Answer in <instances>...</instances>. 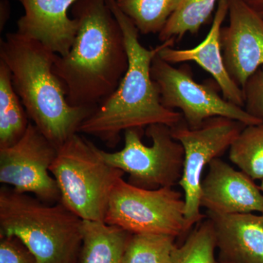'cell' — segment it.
<instances>
[{
	"instance_id": "1",
	"label": "cell",
	"mask_w": 263,
	"mask_h": 263,
	"mask_svg": "<svg viewBox=\"0 0 263 263\" xmlns=\"http://www.w3.org/2000/svg\"><path fill=\"white\" fill-rule=\"evenodd\" d=\"M70 10L79 29L68 54L57 55L53 71L71 105L96 109L127 72L124 34L107 0H77Z\"/></svg>"
},
{
	"instance_id": "2",
	"label": "cell",
	"mask_w": 263,
	"mask_h": 263,
	"mask_svg": "<svg viewBox=\"0 0 263 263\" xmlns=\"http://www.w3.org/2000/svg\"><path fill=\"white\" fill-rule=\"evenodd\" d=\"M107 4L122 28L129 66L117 89L84 120L79 133L94 136L115 148L122 132L155 124L172 127L182 120L183 115L162 105L151 75L155 57L164 48L174 47L176 40L170 39L152 49L145 48L140 42L139 31L118 6L117 0H107Z\"/></svg>"
},
{
	"instance_id": "3",
	"label": "cell",
	"mask_w": 263,
	"mask_h": 263,
	"mask_svg": "<svg viewBox=\"0 0 263 263\" xmlns=\"http://www.w3.org/2000/svg\"><path fill=\"white\" fill-rule=\"evenodd\" d=\"M57 55L17 32L8 33L0 41V60L9 68L29 119L59 148L79 133L95 109L68 103L64 85L53 71Z\"/></svg>"
},
{
	"instance_id": "4",
	"label": "cell",
	"mask_w": 263,
	"mask_h": 263,
	"mask_svg": "<svg viewBox=\"0 0 263 263\" xmlns=\"http://www.w3.org/2000/svg\"><path fill=\"white\" fill-rule=\"evenodd\" d=\"M83 223L62 202L47 203L8 186L0 189V236L17 237L37 263H77Z\"/></svg>"
},
{
	"instance_id": "5",
	"label": "cell",
	"mask_w": 263,
	"mask_h": 263,
	"mask_svg": "<svg viewBox=\"0 0 263 263\" xmlns=\"http://www.w3.org/2000/svg\"><path fill=\"white\" fill-rule=\"evenodd\" d=\"M61 201L85 221L105 222L109 200L125 173L105 161L101 149L76 133L58 148L50 167Z\"/></svg>"
},
{
	"instance_id": "6",
	"label": "cell",
	"mask_w": 263,
	"mask_h": 263,
	"mask_svg": "<svg viewBox=\"0 0 263 263\" xmlns=\"http://www.w3.org/2000/svg\"><path fill=\"white\" fill-rule=\"evenodd\" d=\"M124 146L119 152L101 154L110 165L129 175L128 182L137 187L157 190L173 187L183 174L184 151L174 139L171 127L155 124L146 128L152 146L142 142L143 129L133 128L124 132Z\"/></svg>"
},
{
	"instance_id": "7",
	"label": "cell",
	"mask_w": 263,
	"mask_h": 263,
	"mask_svg": "<svg viewBox=\"0 0 263 263\" xmlns=\"http://www.w3.org/2000/svg\"><path fill=\"white\" fill-rule=\"evenodd\" d=\"M182 194L173 187L146 190L121 178L115 185L105 223L132 234L156 233L179 237L187 233Z\"/></svg>"
},
{
	"instance_id": "8",
	"label": "cell",
	"mask_w": 263,
	"mask_h": 263,
	"mask_svg": "<svg viewBox=\"0 0 263 263\" xmlns=\"http://www.w3.org/2000/svg\"><path fill=\"white\" fill-rule=\"evenodd\" d=\"M246 126L230 118L215 117L195 129L189 127L183 119L171 127L172 136L182 145L184 151L183 174L178 184L184 195L188 231L204 218L200 212V186L204 168L230 148Z\"/></svg>"
},
{
	"instance_id": "9",
	"label": "cell",
	"mask_w": 263,
	"mask_h": 263,
	"mask_svg": "<svg viewBox=\"0 0 263 263\" xmlns=\"http://www.w3.org/2000/svg\"><path fill=\"white\" fill-rule=\"evenodd\" d=\"M191 67L183 65L175 67L159 55L155 57L151 75L160 95L161 103L165 108L179 109L183 120L190 128H198L210 118H230L252 125L260 121L220 96L213 86L199 84L193 79Z\"/></svg>"
},
{
	"instance_id": "10",
	"label": "cell",
	"mask_w": 263,
	"mask_h": 263,
	"mask_svg": "<svg viewBox=\"0 0 263 263\" xmlns=\"http://www.w3.org/2000/svg\"><path fill=\"white\" fill-rule=\"evenodd\" d=\"M57 152L58 148L29 123L18 142L0 148V182L47 203L61 201L56 180L49 174Z\"/></svg>"
},
{
	"instance_id": "11",
	"label": "cell",
	"mask_w": 263,
	"mask_h": 263,
	"mask_svg": "<svg viewBox=\"0 0 263 263\" xmlns=\"http://www.w3.org/2000/svg\"><path fill=\"white\" fill-rule=\"evenodd\" d=\"M228 17L221 29V51L230 77L243 88L263 66V18L243 0H228Z\"/></svg>"
},
{
	"instance_id": "12",
	"label": "cell",
	"mask_w": 263,
	"mask_h": 263,
	"mask_svg": "<svg viewBox=\"0 0 263 263\" xmlns=\"http://www.w3.org/2000/svg\"><path fill=\"white\" fill-rule=\"evenodd\" d=\"M200 186V205L216 214H263V193L243 171L214 159Z\"/></svg>"
},
{
	"instance_id": "13",
	"label": "cell",
	"mask_w": 263,
	"mask_h": 263,
	"mask_svg": "<svg viewBox=\"0 0 263 263\" xmlns=\"http://www.w3.org/2000/svg\"><path fill=\"white\" fill-rule=\"evenodd\" d=\"M24 7L17 33L34 40L60 57L68 54L79 23L67 12L77 0H15Z\"/></svg>"
},
{
	"instance_id": "14",
	"label": "cell",
	"mask_w": 263,
	"mask_h": 263,
	"mask_svg": "<svg viewBox=\"0 0 263 263\" xmlns=\"http://www.w3.org/2000/svg\"><path fill=\"white\" fill-rule=\"evenodd\" d=\"M228 15V0H219L210 30L200 44L189 49L164 48L159 57L170 64L194 62L214 78L223 98L238 106L245 108L243 89L230 77L223 58L220 32Z\"/></svg>"
},
{
	"instance_id": "15",
	"label": "cell",
	"mask_w": 263,
	"mask_h": 263,
	"mask_svg": "<svg viewBox=\"0 0 263 263\" xmlns=\"http://www.w3.org/2000/svg\"><path fill=\"white\" fill-rule=\"evenodd\" d=\"M215 231L220 263H263V214L207 212Z\"/></svg>"
},
{
	"instance_id": "16",
	"label": "cell",
	"mask_w": 263,
	"mask_h": 263,
	"mask_svg": "<svg viewBox=\"0 0 263 263\" xmlns=\"http://www.w3.org/2000/svg\"><path fill=\"white\" fill-rule=\"evenodd\" d=\"M132 233L105 222L83 223L81 263H122Z\"/></svg>"
},
{
	"instance_id": "17",
	"label": "cell",
	"mask_w": 263,
	"mask_h": 263,
	"mask_svg": "<svg viewBox=\"0 0 263 263\" xmlns=\"http://www.w3.org/2000/svg\"><path fill=\"white\" fill-rule=\"evenodd\" d=\"M29 117L13 86L11 72L0 60V148L14 145L28 127Z\"/></svg>"
},
{
	"instance_id": "18",
	"label": "cell",
	"mask_w": 263,
	"mask_h": 263,
	"mask_svg": "<svg viewBox=\"0 0 263 263\" xmlns=\"http://www.w3.org/2000/svg\"><path fill=\"white\" fill-rule=\"evenodd\" d=\"M183 0H117L142 34H160Z\"/></svg>"
},
{
	"instance_id": "19",
	"label": "cell",
	"mask_w": 263,
	"mask_h": 263,
	"mask_svg": "<svg viewBox=\"0 0 263 263\" xmlns=\"http://www.w3.org/2000/svg\"><path fill=\"white\" fill-rule=\"evenodd\" d=\"M229 158L252 179H263V122L246 126L230 146Z\"/></svg>"
},
{
	"instance_id": "20",
	"label": "cell",
	"mask_w": 263,
	"mask_h": 263,
	"mask_svg": "<svg viewBox=\"0 0 263 263\" xmlns=\"http://www.w3.org/2000/svg\"><path fill=\"white\" fill-rule=\"evenodd\" d=\"M218 2L219 0H183L179 9L159 34L161 42L181 39L187 33L197 34L212 16Z\"/></svg>"
},
{
	"instance_id": "21",
	"label": "cell",
	"mask_w": 263,
	"mask_h": 263,
	"mask_svg": "<svg viewBox=\"0 0 263 263\" xmlns=\"http://www.w3.org/2000/svg\"><path fill=\"white\" fill-rule=\"evenodd\" d=\"M176 237L156 233L132 234L122 263H171Z\"/></svg>"
},
{
	"instance_id": "22",
	"label": "cell",
	"mask_w": 263,
	"mask_h": 263,
	"mask_svg": "<svg viewBox=\"0 0 263 263\" xmlns=\"http://www.w3.org/2000/svg\"><path fill=\"white\" fill-rule=\"evenodd\" d=\"M216 241L212 221H201L188 235L181 247L176 246L171 263H217L215 259Z\"/></svg>"
},
{
	"instance_id": "23",
	"label": "cell",
	"mask_w": 263,
	"mask_h": 263,
	"mask_svg": "<svg viewBox=\"0 0 263 263\" xmlns=\"http://www.w3.org/2000/svg\"><path fill=\"white\" fill-rule=\"evenodd\" d=\"M242 89L246 111L263 122V66L249 78Z\"/></svg>"
},
{
	"instance_id": "24",
	"label": "cell",
	"mask_w": 263,
	"mask_h": 263,
	"mask_svg": "<svg viewBox=\"0 0 263 263\" xmlns=\"http://www.w3.org/2000/svg\"><path fill=\"white\" fill-rule=\"evenodd\" d=\"M0 263H37L23 242L15 236H0Z\"/></svg>"
},
{
	"instance_id": "25",
	"label": "cell",
	"mask_w": 263,
	"mask_h": 263,
	"mask_svg": "<svg viewBox=\"0 0 263 263\" xmlns=\"http://www.w3.org/2000/svg\"><path fill=\"white\" fill-rule=\"evenodd\" d=\"M10 15L9 0H0V30L4 29Z\"/></svg>"
},
{
	"instance_id": "26",
	"label": "cell",
	"mask_w": 263,
	"mask_h": 263,
	"mask_svg": "<svg viewBox=\"0 0 263 263\" xmlns=\"http://www.w3.org/2000/svg\"><path fill=\"white\" fill-rule=\"evenodd\" d=\"M243 1L260 14L263 13V0H243Z\"/></svg>"
},
{
	"instance_id": "27",
	"label": "cell",
	"mask_w": 263,
	"mask_h": 263,
	"mask_svg": "<svg viewBox=\"0 0 263 263\" xmlns=\"http://www.w3.org/2000/svg\"><path fill=\"white\" fill-rule=\"evenodd\" d=\"M259 188H260L261 191L263 193V179L262 180V182H261L260 186H259Z\"/></svg>"
},
{
	"instance_id": "28",
	"label": "cell",
	"mask_w": 263,
	"mask_h": 263,
	"mask_svg": "<svg viewBox=\"0 0 263 263\" xmlns=\"http://www.w3.org/2000/svg\"><path fill=\"white\" fill-rule=\"evenodd\" d=\"M261 15H262V17L263 18V13H261Z\"/></svg>"
},
{
	"instance_id": "29",
	"label": "cell",
	"mask_w": 263,
	"mask_h": 263,
	"mask_svg": "<svg viewBox=\"0 0 263 263\" xmlns=\"http://www.w3.org/2000/svg\"><path fill=\"white\" fill-rule=\"evenodd\" d=\"M217 263H220V262H217Z\"/></svg>"
}]
</instances>
